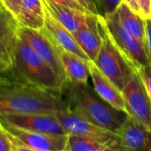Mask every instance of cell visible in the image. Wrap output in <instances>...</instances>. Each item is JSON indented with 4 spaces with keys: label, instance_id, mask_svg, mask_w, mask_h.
<instances>
[{
    "label": "cell",
    "instance_id": "obj_4",
    "mask_svg": "<svg viewBox=\"0 0 151 151\" xmlns=\"http://www.w3.org/2000/svg\"><path fill=\"white\" fill-rule=\"evenodd\" d=\"M98 18L110 40L134 71L150 65L146 45L123 26L116 11L106 16L99 15Z\"/></svg>",
    "mask_w": 151,
    "mask_h": 151
},
{
    "label": "cell",
    "instance_id": "obj_9",
    "mask_svg": "<svg viewBox=\"0 0 151 151\" xmlns=\"http://www.w3.org/2000/svg\"><path fill=\"white\" fill-rule=\"evenodd\" d=\"M0 124L31 132L68 134L53 114H1Z\"/></svg>",
    "mask_w": 151,
    "mask_h": 151
},
{
    "label": "cell",
    "instance_id": "obj_13",
    "mask_svg": "<svg viewBox=\"0 0 151 151\" xmlns=\"http://www.w3.org/2000/svg\"><path fill=\"white\" fill-rule=\"evenodd\" d=\"M44 5V4H43ZM45 26L41 30L45 33L51 40L56 45L60 50H65L70 52L80 58L91 61L86 53L82 50L78 42L74 38L72 33H70L67 29H65L45 7Z\"/></svg>",
    "mask_w": 151,
    "mask_h": 151
},
{
    "label": "cell",
    "instance_id": "obj_22",
    "mask_svg": "<svg viewBox=\"0 0 151 151\" xmlns=\"http://www.w3.org/2000/svg\"><path fill=\"white\" fill-rule=\"evenodd\" d=\"M137 72L139 73L147 90V93L151 100V64L139 68V70H137Z\"/></svg>",
    "mask_w": 151,
    "mask_h": 151
},
{
    "label": "cell",
    "instance_id": "obj_11",
    "mask_svg": "<svg viewBox=\"0 0 151 151\" xmlns=\"http://www.w3.org/2000/svg\"><path fill=\"white\" fill-rule=\"evenodd\" d=\"M116 134L121 151H151V131L129 116Z\"/></svg>",
    "mask_w": 151,
    "mask_h": 151
},
{
    "label": "cell",
    "instance_id": "obj_30",
    "mask_svg": "<svg viewBox=\"0 0 151 151\" xmlns=\"http://www.w3.org/2000/svg\"><path fill=\"white\" fill-rule=\"evenodd\" d=\"M122 1L125 2L135 13H137L141 16V11H140V6L139 0H122Z\"/></svg>",
    "mask_w": 151,
    "mask_h": 151
},
{
    "label": "cell",
    "instance_id": "obj_3",
    "mask_svg": "<svg viewBox=\"0 0 151 151\" xmlns=\"http://www.w3.org/2000/svg\"><path fill=\"white\" fill-rule=\"evenodd\" d=\"M1 74L9 79L32 84L61 95L63 82L60 77L20 36L13 65Z\"/></svg>",
    "mask_w": 151,
    "mask_h": 151
},
{
    "label": "cell",
    "instance_id": "obj_17",
    "mask_svg": "<svg viewBox=\"0 0 151 151\" xmlns=\"http://www.w3.org/2000/svg\"><path fill=\"white\" fill-rule=\"evenodd\" d=\"M59 53L67 80L74 83H87L90 77V61L65 50H59Z\"/></svg>",
    "mask_w": 151,
    "mask_h": 151
},
{
    "label": "cell",
    "instance_id": "obj_12",
    "mask_svg": "<svg viewBox=\"0 0 151 151\" xmlns=\"http://www.w3.org/2000/svg\"><path fill=\"white\" fill-rule=\"evenodd\" d=\"M20 27L16 18L0 4V59L9 68L14 62Z\"/></svg>",
    "mask_w": 151,
    "mask_h": 151
},
{
    "label": "cell",
    "instance_id": "obj_31",
    "mask_svg": "<svg viewBox=\"0 0 151 151\" xmlns=\"http://www.w3.org/2000/svg\"><path fill=\"white\" fill-rule=\"evenodd\" d=\"M8 68H9V67L7 66V64L5 63L1 59H0V73L3 72V71H6Z\"/></svg>",
    "mask_w": 151,
    "mask_h": 151
},
{
    "label": "cell",
    "instance_id": "obj_6",
    "mask_svg": "<svg viewBox=\"0 0 151 151\" xmlns=\"http://www.w3.org/2000/svg\"><path fill=\"white\" fill-rule=\"evenodd\" d=\"M55 116L68 134L85 137L119 149L118 136L116 132L90 122L68 108L57 112Z\"/></svg>",
    "mask_w": 151,
    "mask_h": 151
},
{
    "label": "cell",
    "instance_id": "obj_32",
    "mask_svg": "<svg viewBox=\"0 0 151 151\" xmlns=\"http://www.w3.org/2000/svg\"><path fill=\"white\" fill-rule=\"evenodd\" d=\"M100 151H121V150L115 148V147H109V146H107V147H103L102 149H101Z\"/></svg>",
    "mask_w": 151,
    "mask_h": 151
},
{
    "label": "cell",
    "instance_id": "obj_5",
    "mask_svg": "<svg viewBox=\"0 0 151 151\" xmlns=\"http://www.w3.org/2000/svg\"><path fill=\"white\" fill-rule=\"evenodd\" d=\"M100 27L102 35V45L93 62L105 77L122 92L134 70L110 40L101 23Z\"/></svg>",
    "mask_w": 151,
    "mask_h": 151
},
{
    "label": "cell",
    "instance_id": "obj_26",
    "mask_svg": "<svg viewBox=\"0 0 151 151\" xmlns=\"http://www.w3.org/2000/svg\"><path fill=\"white\" fill-rule=\"evenodd\" d=\"M50 1H52L53 3H56V4H59V5H61V6H68V7L76 9V10H79L81 12L88 14L86 11V9L77 1V0H50Z\"/></svg>",
    "mask_w": 151,
    "mask_h": 151
},
{
    "label": "cell",
    "instance_id": "obj_16",
    "mask_svg": "<svg viewBox=\"0 0 151 151\" xmlns=\"http://www.w3.org/2000/svg\"><path fill=\"white\" fill-rule=\"evenodd\" d=\"M98 16L89 25L72 33L76 41L92 61L96 59L102 45V35Z\"/></svg>",
    "mask_w": 151,
    "mask_h": 151
},
{
    "label": "cell",
    "instance_id": "obj_19",
    "mask_svg": "<svg viewBox=\"0 0 151 151\" xmlns=\"http://www.w3.org/2000/svg\"><path fill=\"white\" fill-rule=\"evenodd\" d=\"M116 13L123 26L136 38L146 45L145 20L124 1H122L117 7Z\"/></svg>",
    "mask_w": 151,
    "mask_h": 151
},
{
    "label": "cell",
    "instance_id": "obj_8",
    "mask_svg": "<svg viewBox=\"0 0 151 151\" xmlns=\"http://www.w3.org/2000/svg\"><path fill=\"white\" fill-rule=\"evenodd\" d=\"M19 36L56 72L64 84L67 81V76L60 59V49L51 38L41 29H33L22 26L19 29Z\"/></svg>",
    "mask_w": 151,
    "mask_h": 151
},
{
    "label": "cell",
    "instance_id": "obj_10",
    "mask_svg": "<svg viewBox=\"0 0 151 151\" xmlns=\"http://www.w3.org/2000/svg\"><path fill=\"white\" fill-rule=\"evenodd\" d=\"M16 140L37 151H67L68 134H53L26 131L0 124Z\"/></svg>",
    "mask_w": 151,
    "mask_h": 151
},
{
    "label": "cell",
    "instance_id": "obj_14",
    "mask_svg": "<svg viewBox=\"0 0 151 151\" xmlns=\"http://www.w3.org/2000/svg\"><path fill=\"white\" fill-rule=\"evenodd\" d=\"M45 7L51 13V14L70 33H73L82 28L89 25L97 15L86 14L79 10H76L68 6H64L50 0H42Z\"/></svg>",
    "mask_w": 151,
    "mask_h": 151
},
{
    "label": "cell",
    "instance_id": "obj_7",
    "mask_svg": "<svg viewBox=\"0 0 151 151\" xmlns=\"http://www.w3.org/2000/svg\"><path fill=\"white\" fill-rule=\"evenodd\" d=\"M129 116L151 131V100L137 71L122 90Z\"/></svg>",
    "mask_w": 151,
    "mask_h": 151
},
{
    "label": "cell",
    "instance_id": "obj_15",
    "mask_svg": "<svg viewBox=\"0 0 151 151\" xmlns=\"http://www.w3.org/2000/svg\"><path fill=\"white\" fill-rule=\"evenodd\" d=\"M90 77L95 92L102 100L115 109L127 113L122 92L105 77L92 60L90 61Z\"/></svg>",
    "mask_w": 151,
    "mask_h": 151
},
{
    "label": "cell",
    "instance_id": "obj_20",
    "mask_svg": "<svg viewBox=\"0 0 151 151\" xmlns=\"http://www.w3.org/2000/svg\"><path fill=\"white\" fill-rule=\"evenodd\" d=\"M106 145L75 134L68 135L67 151H100Z\"/></svg>",
    "mask_w": 151,
    "mask_h": 151
},
{
    "label": "cell",
    "instance_id": "obj_21",
    "mask_svg": "<svg viewBox=\"0 0 151 151\" xmlns=\"http://www.w3.org/2000/svg\"><path fill=\"white\" fill-rule=\"evenodd\" d=\"M101 16H106L116 11L122 0H94Z\"/></svg>",
    "mask_w": 151,
    "mask_h": 151
},
{
    "label": "cell",
    "instance_id": "obj_18",
    "mask_svg": "<svg viewBox=\"0 0 151 151\" xmlns=\"http://www.w3.org/2000/svg\"><path fill=\"white\" fill-rule=\"evenodd\" d=\"M22 27L41 29L45 26V8L42 0H22V7L17 16Z\"/></svg>",
    "mask_w": 151,
    "mask_h": 151
},
{
    "label": "cell",
    "instance_id": "obj_1",
    "mask_svg": "<svg viewBox=\"0 0 151 151\" xmlns=\"http://www.w3.org/2000/svg\"><path fill=\"white\" fill-rule=\"evenodd\" d=\"M68 109L62 95L37 86L9 79L0 73V115L53 114Z\"/></svg>",
    "mask_w": 151,
    "mask_h": 151
},
{
    "label": "cell",
    "instance_id": "obj_28",
    "mask_svg": "<svg viewBox=\"0 0 151 151\" xmlns=\"http://www.w3.org/2000/svg\"><path fill=\"white\" fill-rule=\"evenodd\" d=\"M140 11H141V17L145 19L151 18V0H139Z\"/></svg>",
    "mask_w": 151,
    "mask_h": 151
},
{
    "label": "cell",
    "instance_id": "obj_27",
    "mask_svg": "<svg viewBox=\"0 0 151 151\" xmlns=\"http://www.w3.org/2000/svg\"><path fill=\"white\" fill-rule=\"evenodd\" d=\"M146 23V48L151 64V18L145 19Z\"/></svg>",
    "mask_w": 151,
    "mask_h": 151
},
{
    "label": "cell",
    "instance_id": "obj_24",
    "mask_svg": "<svg viewBox=\"0 0 151 151\" xmlns=\"http://www.w3.org/2000/svg\"><path fill=\"white\" fill-rule=\"evenodd\" d=\"M0 151H14L12 139L1 125H0Z\"/></svg>",
    "mask_w": 151,
    "mask_h": 151
},
{
    "label": "cell",
    "instance_id": "obj_33",
    "mask_svg": "<svg viewBox=\"0 0 151 151\" xmlns=\"http://www.w3.org/2000/svg\"></svg>",
    "mask_w": 151,
    "mask_h": 151
},
{
    "label": "cell",
    "instance_id": "obj_23",
    "mask_svg": "<svg viewBox=\"0 0 151 151\" xmlns=\"http://www.w3.org/2000/svg\"><path fill=\"white\" fill-rule=\"evenodd\" d=\"M22 0H0V4L17 18L22 7Z\"/></svg>",
    "mask_w": 151,
    "mask_h": 151
},
{
    "label": "cell",
    "instance_id": "obj_2",
    "mask_svg": "<svg viewBox=\"0 0 151 151\" xmlns=\"http://www.w3.org/2000/svg\"><path fill=\"white\" fill-rule=\"evenodd\" d=\"M61 95L69 109L116 133L128 117L127 113L115 109L102 100L88 83L67 80L63 84Z\"/></svg>",
    "mask_w": 151,
    "mask_h": 151
},
{
    "label": "cell",
    "instance_id": "obj_25",
    "mask_svg": "<svg viewBox=\"0 0 151 151\" xmlns=\"http://www.w3.org/2000/svg\"><path fill=\"white\" fill-rule=\"evenodd\" d=\"M77 1L86 9V11L88 14H93V15H100L99 10L97 8V6L95 4L94 0H77Z\"/></svg>",
    "mask_w": 151,
    "mask_h": 151
},
{
    "label": "cell",
    "instance_id": "obj_29",
    "mask_svg": "<svg viewBox=\"0 0 151 151\" xmlns=\"http://www.w3.org/2000/svg\"><path fill=\"white\" fill-rule=\"evenodd\" d=\"M9 135V134H8ZM11 139H12V142H13V147H14V151H37V150H35L31 147H29L27 146H25L24 144L21 143L20 141L16 140L15 139L12 138L10 136Z\"/></svg>",
    "mask_w": 151,
    "mask_h": 151
}]
</instances>
